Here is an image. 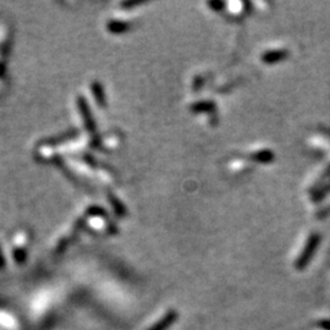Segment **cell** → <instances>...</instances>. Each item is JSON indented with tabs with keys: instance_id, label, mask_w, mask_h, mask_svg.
I'll return each mask as SVG.
<instances>
[{
	"instance_id": "1",
	"label": "cell",
	"mask_w": 330,
	"mask_h": 330,
	"mask_svg": "<svg viewBox=\"0 0 330 330\" xmlns=\"http://www.w3.org/2000/svg\"><path fill=\"white\" fill-rule=\"evenodd\" d=\"M321 327H322V328H324V329L330 330V322H322Z\"/></svg>"
}]
</instances>
